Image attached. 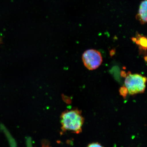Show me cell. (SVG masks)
Masks as SVG:
<instances>
[{"instance_id": "cell-1", "label": "cell", "mask_w": 147, "mask_h": 147, "mask_svg": "<svg viewBox=\"0 0 147 147\" xmlns=\"http://www.w3.org/2000/svg\"><path fill=\"white\" fill-rule=\"evenodd\" d=\"M84 121V117L80 110L78 109L66 110L60 116L62 131L80 134L82 132Z\"/></svg>"}, {"instance_id": "cell-2", "label": "cell", "mask_w": 147, "mask_h": 147, "mask_svg": "<svg viewBox=\"0 0 147 147\" xmlns=\"http://www.w3.org/2000/svg\"><path fill=\"white\" fill-rule=\"evenodd\" d=\"M146 77L142 75L130 74L125 79V87L130 95L142 93L146 89Z\"/></svg>"}, {"instance_id": "cell-3", "label": "cell", "mask_w": 147, "mask_h": 147, "mask_svg": "<svg viewBox=\"0 0 147 147\" xmlns=\"http://www.w3.org/2000/svg\"><path fill=\"white\" fill-rule=\"evenodd\" d=\"M83 62L85 67L89 70L96 69L100 65L102 61L100 53L95 49L87 50L82 56Z\"/></svg>"}, {"instance_id": "cell-4", "label": "cell", "mask_w": 147, "mask_h": 147, "mask_svg": "<svg viewBox=\"0 0 147 147\" xmlns=\"http://www.w3.org/2000/svg\"><path fill=\"white\" fill-rule=\"evenodd\" d=\"M137 19L139 20L141 24L146 23L147 20V1L143 0L140 5L138 13L136 16Z\"/></svg>"}, {"instance_id": "cell-5", "label": "cell", "mask_w": 147, "mask_h": 147, "mask_svg": "<svg viewBox=\"0 0 147 147\" xmlns=\"http://www.w3.org/2000/svg\"><path fill=\"white\" fill-rule=\"evenodd\" d=\"M137 38H133V41L135 42L137 45L139 46L143 50L147 49V39L145 36L138 35Z\"/></svg>"}, {"instance_id": "cell-6", "label": "cell", "mask_w": 147, "mask_h": 147, "mask_svg": "<svg viewBox=\"0 0 147 147\" xmlns=\"http://www.w3.org/2000/svg\"><path fill=\"white\" fill-rule=\"evenodd\" d=\"M87 147H104L98 142H93L88 145Z\"/></svg>"}, {"instance_id": "cell-7", "label": "cell", "mask_w": 147, "mask_h": 147, "mask_svg": "<svg viewBox=\"0 0 147 147\" xmlns=\"http://www.w3.org/2000/svg\"><path fill=\"white\" fill-rule=\"evenodd\" d=\"M42 147H51L49 144H47V143H44L43 144H42Z\"/></svg>"}]
</instances>
